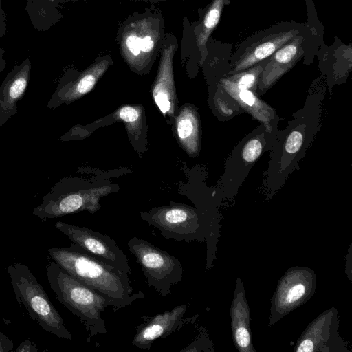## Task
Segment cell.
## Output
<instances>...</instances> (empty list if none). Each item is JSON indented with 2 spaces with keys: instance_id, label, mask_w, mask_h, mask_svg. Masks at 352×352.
I'll return each mask as SVG.
<instances>
[{
  "instance_id": "obj_12",
  "label": "cell",
  "mask_w": 352,
  "mask_h": 352,
  "mask_svg": "<svg viewBox=\"0 0 352 352\" xmlns=\"http://www.w3.org/2000/svg\"><path fill=\"white\" fill-rule=\"evenodd\" d=\"M303 41L302 36H296L269 57L258 80L256 92L259 96L265 94L300 59L304 53Z\"/></svg>"
},
{
  "instance_id": "obj_9",
  "label": "cell",
  "mask_w": 352,
  "mask_h": 352,
  "mask_svg": "<svg viewBox=\"0 0 352 352\" xmlns=\"http://www.w3.org/2000/svg\"><path fill=\"white\" fill-rule=\"evenodd\" d=\"M55 228L87 253L130 275L131 268L126 254L108 235L87 227L58 221Z\"/></svg>"
},
{
  "instance_id": "obj_19",
  "label": "cell",
  "mask_w": 352,
  "mask_h": 352,
  "mask_svg": "<svg viewBox=\"0 0 352 352\" xmlns=\"http://www.w3.org/2000/svg\"><path fill=\"white\" fill-rule=\"evenodd\" d=\"M140 41L141 38L134 35H131L126 40L127 47L131 52L135 56L138 55L141 51Z\"/></svg>"
},
{
  "instance_id": "obj_11",
  "label": "cell",
  "mask_w": 352,
  "mask_h": 352,
  "mask_svg": "<svg viewBox=\"0 0 352 352\" xmlns=\"http://www.w3.org/2000/svg\"><path fill=\"white\" fill-rule=\"evenodd\" d=\"M186 310V305H179L169 311L147 318L135 327L132 344L149 351L154 341L166 338L182 328Z\"/></svg>"
},
{
  "instance_id": "obj_22",
  "label": "cell",
  "mask_w": 352,
  "mask_h": 352,
  "mask_svg": "<svg viewBox=\"0 0 352 352\" xmlns=\"http://www.w3.org/2000/svg\"><path fill=\"white\" fill-rule=\"evenodd\" d=\"M153 47V42L151 38L148 36H145L141 39L140 41V50L143 52H149Z\"/></svg>"
},
{
  "instance_id": "obj_4",
  "label": "cell",
  "mask_w": 352,
  "mask_h": 352,
  "mask_svg": "<svg viewBox=\"0 0 352 352\" xmlns=\"http://www.w3.org/2000/svg\"><path fill=\"white\" fill-rule=\"evenodd\" d=\"M7 271L18 302L25 307L32 319L59 338L72 340L63 318L29 267L17 263L10 265Z\"/></svg>"
},
{
  "instance_id": "obj_24",
  "label": "cell",
  "mask_w": 352,
  "mask_h": 352,
  "mask_svg": "<svg viewBox=\"0 0 352 352\" xmlns=\"http://www.w3.org/2000/svg\"><path fill=\"white\" fill-rule=\"evenodd\" d=\"M6 62L3 58V50L0 47V73L4 70Z\"/></svg>"
},
{
  "instance_id": "obj_15",
  "label": "cell",
  "mask_w": 352,
  "mask_h": 352,
  "mask_svg": "<svg viewBox=\"0 0 352 352\" xmlns=\"http://www.w3.org/2000/svg\"><path fill=\"white\" fill-rule=\"evenodd\" d=\"M179 142L189 155H197L200 148V123L195 107L183 106L175 118Z\"/></svg>"
},
{
  "instance_id": "obj_13",
  "label": "cell",
  "mask_w": 352,
  "mask_h": 352,
  "mask_svg": "<svg viewBox=\"0 0 352 352\" xmlns=\"http://www.w3.org/2000/svg\"><path fill=\"white\" fill-rule=\"evenodd\" d=\"M31 63L26 58L8 72L0 86V128L18 111L17 103L28 89Z\"/></svg>"
},
{
  "instance_id": "obj_1",
  "label": "cell",
  "mask_w": 352,
  "mask_h": 352,
  "mask_svg": "<svg viewBox=\"0 0 352 352\" xmlns=\"http://www.w3.org/2000/svg\"><path fill=\"white\" fill-rule=\"evenodd\" d=\"M323 92L307 96L303 107L293 115L287 126L279 132L265 172L263 185L270 193L276 192L289 175L298 168L319 131L322 112Z\"/></svg>"
},
{
  "instance_id": "obj_5",
  "label": "cell",
  "mask_w": 352,
  "mask_h": 352,
  "mask_svg": "<svg viewBox=\"0 0 352 352\" xmlns=\"http://www.w3.org/2000/svg\"><path fill=\"white\" fill-rule=\"evenodd\" d=\"M140 217L148 225L157 228L162 235L178 241L202 242L212 234V218L206 210L190 206L173 203L140 212Z\"/></svg>"
},
{
  "instance_id": "obj_2",
  "label": "cell",
  "mask_w": 352,
  "mask_h": 352,
  "mask_svg": "<svg viewBox=\"0 0 352 352\" xmlns=\"http://www.w3.org/2000/svg\"><path fill=\"white\" fill-rule=\"evenodd\" d=\"M51 258L79 282L106 298L115 310L145 297L133 293L129 275L87 253L72 243L69 247L48 250Z\"/></svg>"
},
{
  "instance_id": "obj_20",
  "label": "cell",
  "mask_w": 352,
  "mask_h": 352,
  "mask_svg": "<svg viewBox=\"0 0 352 352\" xmlns=\"http://www.w3.org/2000/svg\"><path fill=\"white\" fill-rule=\"evenodd\" d=\"M14 346L13 342L0 331V352H10Z\"/></svg>"
},
{
  "instance_id": "obj_8",
  "label": "cell",
  "mask_w": 352,
  "mask_h": 352,
  "mask_svg": "<svg viewBox=\"0 0 352 352\" xmlns=\"http://www.w3.org/2000/svg\"><path fill=\"white\" fill-rule=\"evenodd\" d=\"M128 249L140 265L148 287L162 297L171 293V287L182 280L180 261L149 241L133 236L127 242Z\"/></svg>"
},
{
  "instance_id": "obj_7",
  "label": "cell",
  "mask_w": 352,
  "mask_h": 352,
  "mask_svg": "<svg viewBox=\"0 0 352 352\" xmlns=\"http://www.w3.org/2000/svg\"><path fill=\"white\" fill-rule=\"evenodd\" d=\"M278 132V129H269L260 123L239 142L226 162L223 195L237 191L260 157L273 148Z\"/></svg>"
},
{
  "instance_id": "obj_18",
  "label": "cell",
  "mask_w": 352,
  "mask_h": 352,
  "mask_svg": "<svg viewBox=\"0 0 352 352\" xmlns=\"http://www.w3.org/2000/svg\"><path fill=\"white\" fill-rule=\"evenodd\" d=\"M226 0H214L204 19V33L201 41L205 42L210 32L219 21L221 14Z\"/></svg>"
},
{
  "instance_id": "obj_16",
  "label": "cell",
  "mask_w": 352,
  "mask_h": 352,
  "mask_svg": "<svg viewBox=\"0 0 352 352\" xmlns=\"http://www.w3.org/2000/svg\"><path fill=\"white\" fill-rule=\"evenodd\" d=\"M243 291L235 296L232 305V331L235 343L240 351H252L249 329L248 307L244 301Z\"/></svg>"
},
{
  "instance_id": "obj_17",
  "label": "cell",
  "mask_w": 352,
  "mask_h": 352,
  "mask_svg": "<svg viewBox=\"0 0 352 352\" xmlns=\"http://www.w3.org/2000/svg\"><path fill=\"white\" fill-rule=\"evenodd\" d=\"M118 118L124 122L128 131L135 134L142 124V108L138 106L124 105L115 113Z\"/></svg>"
},
{
  "instance_id": "obj_3",
  "label": "cell",
  "mask_w": 352,
  "mask_h": 352,
  "mask_svg": "<svg viewBox=\"0 0 352 352\" xmlns=\"http://www.w3.org/2000/svg\"><path fill=\"white\" fill-rule=\"evenodd\" d=\"M46 274L58 300L80 318L90 338L107 333L102 317L110 307L106 298L79 282L54 261L47 265Z\"/></svg>"
},
{
  "instance_id": "obj_21",
  "label": "cell",
  "mask_w": 352,
  "mask_h": 352,
  "mask_svg": "<svg viewBox=\"0 0 352 352\" xmlns=\"http://www.w3.org/2000/svg\"><path fill=\"white\" fill-rule=\"evenodd\" d=\"M15 351L16 352H37L38 350L29 340H25L21 342Z\"/></svg>"
},
{
  "instance_id": "obj_23",
  "label": "cell",
  "mask_w": 352,
  "mask_h": 352,
  "mask_svg": "<svg viewBox=\"0 0 352 352\" xmlns=\"http://www.w3.org/2000/svg\"><path fill=\"white\" fill-rule=\"evenodd\" d=\"M6 30V16L1 10L0 3V37L2 36Z\"/></svg>"
},
{
  "instance_id": "obj_6",
  "label": "cell",
  "mask_w": 352,
  "mask_h": 352,
  "mask_svg": "<svg viewBox=\"0 0 352 352\" xmlns=\"http://www.w3.org/2000/svg\"><path fill=\"white\" fill-rule=\"evenodd\" d=\"M79 184L72 179L56 183L33 209V215L44 221L84 210L94 214L101 208L100 198L115 191L109 185L88 188Z\"/></svg>"
},
{
  "instance_id": "obj_10",
  "label": "cell",
  "mask_w": 352,
  "mask_h": 352,
  "mask_svg": "<svg viewBox=\"0 0 352 352\" xmlns=\"http://www.w3.org/2000/svg\"><path fill=\"white\" fill-rule=\"evenodd\" d=\"M314 274L309 269L296 268L289 271L278 285L272 302V313L281 318L302 304L314 292Z\"/></svg>"
},
{
  "instance_id": "obj_14",
  "label": "cell",
  "mask_w": 352,
  "mask_h": 352,
  "mask_svg": "<svg viewBox=\"0 0 352 352\" xmlns=\"http://www.w3.org/2000/svg\"><path fill=\"white\" fill-rule=\"evenodd\" d=\"M296 30H289L268 34L250 47L233 63L226 75L247 69L261 60L269 58L278 49L298 35Z\"/></svg>"
}]
</instances>
